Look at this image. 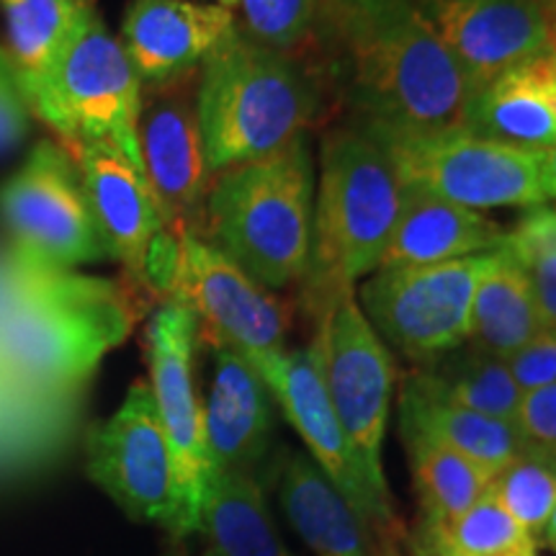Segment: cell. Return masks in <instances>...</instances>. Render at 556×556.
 I'll return each instance as SVG.
<instances>
[{
	"mask_svg": "<svg viewBox=\"0 0 556 556\" xmlns=\"http://www.w3.org/2000/svg\"><path fill=\"white\" fill-rule=\"evenodd\" d=\"M317 29L358 122L402 129L464 124L469 86L420 0H319Z\"/></svg>",
	"mask_w": 556,
	"mask_h": 556,
	"instance_id": "6da1fadb",
	"label": "cell"
},
{
	"mask_svg": "<svg viewBox=\"0 0 556 556\" xmlns=\"http://www.w3.org/2000/svg\"><path fill=\"white\" fill-rule=\"evenodd\" d=\"M131 325L127 289L78 274L65 289L0 317V392L34 405H70Z\"/></svg>",
	"mask_w": 556,
	"mask_h": 556,
	"instance_id": "7a4b0ae2",
	"label": "cell"
},
{
	"mask_svg": "<svg viewBox=\"0 0 556 556\" xmlns=\"http://www.w3.org/2000/svg\"><path fill=\"white\" fill-rule=\"evenodd\" d=\"M197 111L214 178L307 137L317 90L289 54L258 45L238 26L199 70Z\"/></svg>",
	"mask_w": 556,
	"mask_h": 556,
	"instance_id": "3957f363",
	"label": "cell"
},
{
	"mask_svg": "<svg viewBox=\"0 0 556 556\" xmlns=\"http://www.w3.org/2000/svg\"><path fill=\"white\" fill-rule=\"evenodd\" d=\"M315 232V163L307 137L212 178L201 238L266 289L307 276Z\"/></svg>",
	"mask_w": 556,
	"mask_h": 556,
	"instance_id": "277c9868",
	"label": "cell"
},
{
	"mask_svg": "<svg viewBox=\"0 0 556 556\" xmlns=\"http://www.w3.org/2000/svg\"><path fill=\"white\" fill-rule=\"evenodd\" d=\"M400 208L402 184L377 139L358 124L332 129L319 150L315 232L304 276L312 304L381 266Z\"/></svg>",
	"mask_w": 556,
	"mask_h": 556,
	"instance_id": "5b68a950",
	"label": "cell"
},
{
	"mask_svg": "<svg viewBox=\"0 0 556 556\" xmlns=\"http://www.w3.org/2000/svg\"><path fill=\"white\" fill-rule=\"evenodd\" d=\"M379 142L405 189L467 208L544 206V152L479 137L464 127L402 129L358 122Z\"/></svg>",
	"mask_w": 556,
	"mask_h": 556,
	"instance_id": "8992f818",
	"label": "cell"
},
{
	"mask_svg": "<svg viewBox=\"0 0 556 556\" xmlns=\"http://www.w3.org/2000/svg\"><path fill=\"white\" fill-rule=\"evenodd\" d=\"M315 309L319 323L312 345L332 409L364 484L379 503L392 507L381 467L394 389L392 353L366 319L353 287H340L317 299Z\"/></svg>",
	"mask_w": 556,
	"mask_h": 556,
	"instance_id": "52a82bcc",
	"label": "cell"
},
{
	"mask_svg": "<svg viewBox=\"0 0 556 556\" xmlns=\"http://www.w3.org/2000/svg\"><path fill=\"white\" fill-rule=\"evenodd\" d=\"M497 250L430 266L377 268L361 287V309L381 340L430 364L467 343L471 299Z\"/></svg>",
	"mask_w": 556,
	"mask_h": 556,
	"instance_id": "ba28073f",
	"label": "cell"
},
{
	"mask_svg": "<svg viewBox=\"0 0 556 556\" xmlns=\"http://www.w3.org/2000/svg\"><path fill=\"white\" fill-rule=\"evenodd\" d=\"M60 129L54 142L70 150L80 139L114 144L144 173L139 152L142 80L131 67L119 37L106 29L96 9L80 18L54 73Z\"/></svg>",
	"mask_w": 556,
	"mask_h": 556,
	"instance_id": "9c48e42d",
	"label": "cell"
},
{
	"mask_svg": "<svg viewBox=\"0 0 556 556\" xmlns=\"http://www.w3.org/2000/svg\"><path fill=\"white\" fill-rule=\"evenodd\" d=\"M0 219L13 245L50 266L75 270L109 258L78 165L54 139L37 142L0 186Z\"/></svg>",
	"mask_w": 556,
	"mask_h": 556,
	"instance_id": "30bf717a",
	"label": "cell"
},
{
	"mask_svg": "<svg viewBox=\"0 0 556 556\" xmlns=\"http://www.w3.org/2000/svg\"><path fill=\"white\" fill-rule=\"evenodd\" d=\"M86 471L129 518L157 523L176 536V462L148 381H135L119 409L88 428Z\"/></svg>",
	"mask_w": 556,
	"mask_h": 556,
	"instance_id": "8fae6325",
	"label": "cell"
},
{
	"mask_svg": "<svg viewBox=\"0 0 556 556\" xmlns=\"http://www.w3.org/2000/svg\"><path fill=\"white\" fill-rule=\"evenodd\" d=\"M165 299L186 304L199 319L201 338L232 348L250 366L287 348L283 304L199 235L178 238Z\"/></svg>",
	"mask_w": 556,
	"mask_h": 556,
	"instance_id": "7c38bea8",
	"label": "cell"
},
{
	"mask_svg": "<svg viewBox=\"0 0 556 556\" xmlns=\"http://www.w3.org/2000/svg\"><path fill=\"white\" fill-rule=\"evenodd\" d=\"M199 340V319L186 304L165 299L150 317V389L176 462L180 503L176 536L199 533L201 505L212 479V462L204 441V405L199 402L193 381V356Z\"/></svg>",
	"mask_w": 556,
	"mask_h": 556,
	"instance_id": "4fadbf2b",
	"label": "cell"
},
{
	"mask_svg": "<svg viewBox=\"0 0 556 556\" xmlns=\"http://www.w3.org/2000/svg\"><path fill=\"white\" fill-rule=\"evenodd\" d=\"M199 70L163 83H144L139 106V152L170 238L204 235L206 193L212 186L197 111Z\"/></svg>",
	"mask_w": 556,
	"mask_h": 556,
	"instance_id": "5bb4252c",
	"label": "cell"
},
{
	"mask_svg": "<svg viewBox=\"0 0 556 556\" xmlns=\"http://www.w3.org/2000/svg\"><path fill=\"white\" fill-rule=\"evenodd\" d=\"M462 70L469 96L505 70L552 50L546 0H420Z\"/></svg>",
	"mask_w": 556,
	"mask_h": 556,
	"instance_id": "9a60e30c",
	"label": "cell"
},
{
	"mask_svg": "<svg viewBox=\"0 0 556 556\" xmlns=\"http://www.w3.org/2000/svg\"><path fill=\"white\" fill-rule=\"evenodd\" d=\"M283 415L307 443L323 475L338 486L368 523L384 528L394 523L392 507L379 503L361 479L353 462L351 443L343 433L336 409L325 389L315 345L299 351H278L253 364Z\"/></svg>",
	"mask_w": 556,
	"mask_h": 556,
	"instance_id": "2e32d148",
	"label": "cell"
},
{
	"mask_svg": "<svg viewBox=\"0 0 556 556\" xmlns=\"http://www.w3.org/2000/svg\"><path fill=\"white\" fill-rule=\"evenodd\" d=\"M67 155L78 165L106 255L122 263L131 281L148 289L152 261L170 238L160 219L148 176L114 144L99 139H80Z\"/></svg>",
	"mask_w": 556,
	"mask_h": 556,
	"instance_id": "e0dca14e",
	"label": "cell"
},
{
	"mask_svg": "<svg viewBox=\"0 0 556 556\" xmlns=\"http://www.w3.org/2000/svg\"><path fill=\"white\" fill-rule=\"evenodd\" d=\"M238 29V13L197 0H131L122 21V47L144 83L197 73Z\"/></svg>",
	"mask_w": 556,
	"mask_h": 556,
	"instance_id": "ac0fdd59",
	"label": "cell"
},
{
	"mask_svg": "<svg viewBox=\"0 0 556 556\" xmlns=\"http://www.w3.org/2000/svg\"><path fill=\"white\" fill-rule=\"evenodd\" d=\"M214 381L204 405V441L212 471L253 475L270 443V392L232 348L212 343Z\"/></svg>",
	"mask_w": 556,
	"mask_h": 556,
	"instance_id": "d6986e66",
	"label": "cell"
},
{
	"mask_svg": "<svg viewBox=\"0 0 556 556\" xmlns=\"http://www.w3.org/2000/svg\"><path fill=\"white\" fill-rule=\"evenodd\" d=\"M464 129L523 150L556 144V54L520 62L469 96Z\"/></svg>",
	"mask_w": 556,
	"mask_h": 556,
	"instance_id": "ffe728a7",
	"label": "cell"
},
{
	"mask_svg": "<svg viewBox=\"0 0 556 556\" xmlns=\"http://www.w3.org/2000/svg\"><path fill=\"white\" fill-rule=\"evenodd\" d=\"M9 24V58L34 119H39L52 137L60 129L54 101V73L67 41L73 39L80 18L93 0H0Z\"/></svg>",
	"mask_w": 556,
	"mask_h": 556,
	"instance_id": "44dd1931",
	"label": "cell"
},
{
	"mask_svg": "<svg viewBox=\"0 0 556 556\" xmlns=\"http://www.w3.org/2000/svg\"><path fill=\"white\" fill-rule=\"evenodd\" d=\"M505 238L507 229L477 208L402 186L400 219L379 268L471 258L503 248Z\"/></svg>",
	"mask_w": 556,
	"mask_h": 556,
	"instance_id": "7402d4cb",
	"label": "cell"
},
{
	"mask_svg": "<svg viewBox=\"0 0 556 556\" xmlns=\"http://www.w3.org/2000/svg\"><path fill=\"white\" fill-rule=\"evenodd\" d=\"M283 513L315 556H377L368 520L302 454L287 458L278 482Z\"/></svg>",
	"mask_w": 556,
	"mask_h": 556,
	"instance_id": "603a6c76",
	"label": "cell"
},
{
	"mask_svg": "<svg viewBox=\"0 0 556 556\" xmlns=\"http://www.w3.org/2000/svg\"><path fill=\"white\" fill-rule=\"evenodd\" d=\"M400 430L402 435L428 438L467 456L492 477L523 454L513 422L451 405L422 389L415 377L402 389Z\"/></svg>",
	"mask_w": 556,
	"mask_h": 556,
	"instance_id": "cb8c5ba5",
	"label": "cell"
},
{
	"mask_svg": "<svg viewBox=\"0 0 556 556\" xmlns=\"http://www.w3.org/2000/svg\"><path fill=\"white\" fill-rule=\"evenodd\" d=\"M219 556H291L270 520L253 475L212 471L201 505V528Z\"/></svg>",
	"mask_w": 556,
	"mask_h": 556,
	"instance_id": "d4e9b609",
	"label": "cell"
},
{
	"mask_svg": "<svg viewBox=\"0 0 556 556\" xmlns=\"http://www.w3.org/2000/svg\"><path fill=\"white\" fill-rule=\"evenodd\" d=\"M544 330L523 268L505 245L486 268L471 299L467 343L507 358Z\"/></svg>",
	"mask_w": 556,
	"mask_h": 556,
	"instance_id": "484cf974",
	"label": "cell"
},
{
	"mask_svg": "<svg viewBox=\"0 0 556 556\" xmlns=\"http://www.w3.org/2000/svg\"><path fill=\"white\" fill-rule=\"evenodd\" d=\"M415 381L451 405L507 422L516 420L520 397H523L505 358L490 356L469 343L443 353L430 364H422V371L415 374Z\"/></svg>",
	"mask_w": 556,
	"mask_h": 556,
	"instance_id": "4316f807",
	"label": "cell"
},
{
	"mask_svg": "<svg viewBox=\"0 0 556 556\" xmlns=\"http://www.w3.org/2000/svg\"><path fill=\"white\" fill-rule=\"evenodd\" d=\"M409 454L417 495L426 520L422 526H446L467 513L490 490L492 475L441 443L420 435H402Z\"/></svg>",
	"mask_w": 556,
	"mask_h": 556,
	"instance_id": "83f0119b",
	"label": "cell"
},
{
	"mask_svg": "<svg viewBox=\"0 0 556 556\" xmlns=\"http://www.w3.org/2000/svg\"><path fill=\"white\" fill-rule=\"evenodd\" d=\"M526 546L539 544L490 492L451 523L417 533V556H510Z\"/></svg>",
	"mask_w": 556,
	"mask_h": 556,
	"instance_id": "f1b7e54d",
	"label": "cell"
},
{
	"mask_svg": "<svg viewBox=\"0 0 556 556\" xmlns=\"http://www.w3.org/2000/svg\"><path fill=\"white\" fill-rule=\"evenodd\" d=\"M505 248L523 268L541 325L556 330V206L528 208L507 229Z\"/></svg>",
	"mask_w": 556,
	"mask_h": 556,
	"instance_id": "f546056e",
	"label": "cell"
},
{
	"mask_svg": "<svg viewBox=\"0 0 556 556\" xmlns=\"http://www.w3.org/2000/svg\"><path fill=\"white\" fill-rule=\"evenodd\" d=\"M492 497L516 518V523L541 544V533L556 507V462L536 454H520L490 482Z\"/></svg>",
	"mask_w": 556,
	"mask_h": 556,
	"instance_id": "4dcf8cb0",
	"label": "cell"
},
{
	"mask_svg": "<svg viewBox=\"0 0 556 556\" xmlns=\"http://www.w3.org/2000/svg\"><path fill=\"white\" fill-rule=\"evenodd\" d=\"M238 26L263 47L294 52L317 29L319 0H238Z\"/></svg>",
	"mask_w": 556,
	"mask_h": 556,
	"instance_id": "1f68e13d",
	"label": "cell"
},
{
	"mask_svg": "<svg viewBox=\"0 0 556 556\" xmlns=\"http://www.w3.org/2000/svg\"><path fill=\"white\" fill-rule=\"evenodd\" d=\"M513 426L523 454L556 458V384L523 392Z\"/></svg>",
	"mask_w": 556,
	"mask_h": 556,
	"instance_id": "d6a6232c",
	"label": "cell"
},
{
	"mask_svg": "<svg viewBox=\"0 0 556 556\" xmlns=\"http://www.w3.org/2000/svg\"><path fill=\"white\" fill-rule=\"evenodd\" d=\"M520 392L556 384V330H541L505 358Z\"/></svg>",
	"mask_w": 556,
	"mask_h": 556,
	"instance_id": "836d02e7",
	"label": "cell"
},
{
	"mask_svg": "<svg viewBox=\"0 0 556 556\" xmlns=\"http://www.w3.org/2000/svg\"><path fill=\"white\" fill-rule=\"evenodd\" d=\"M31 119L34 116L26 106L24 93H21L13 62L5 47H0V155L24 142L29 135Z\"/></svg>",
	"mask_w": 556,
	"mask_h": 556,
	"instance_id": "e575fe53",
	"label": "cell"
},
{
	"mask_svg": "<svg viewBox=\"0 0 556 556\" xmlns=\"http://www.w3.org/2000/svg\"><path fill=\"white\" fill-rule=\"evenodd\" d=\"M544 152V170H546V186H548V199L556 201V144Z\"/></svg>",
	"mask_w": 556,
	"mask_h": 556,
	"instance_id": "d590c367",
	"label": "cell"
},
{
	"mask_svg": "<svg viewBox=\"0 0 556 556\" xmlns=\"http://www.w3.org/2000/svg\"><path fill=\"white\" fill-rule=\"evenodd\" d=\"M541 544H546L552 552H556V507H554L552 518H548L544 533H541Z\"/></svg>",
	"mask_w": 556,
	"mask_h": 556,
	"instance_id": "8d00e7d4",
	"label": "cell"
},
{
	"mask_svg": "<svg viewBox=\"0 0 556 556\" xmlns=\"http://www.w3.org/2000/svg\"><path fill=\"white\" fill-rule=\"evenodd\" d=\"M548 5V24H552V50L556 54V0H546Z\"/></svg>",
	"mask_w": 556,
	"mask_h": 556,
	"instance_id": "74e56055",
	"label": "cell"
},
{
	"mask_svg": "<svg viewBox=\"0 0 556 556\" xmlns=\"http://www.w3.org/2000/svg\"><path fill=\"white\" fill-rule=\"evenodd\" d=\"M197 3L222 5V9H227V11H235V9H238V0H197Z\"/></svg>",
	"mask_w": 556,
	"mask_h": 556,
	"instance_id": "f35d334b",
	"label": "cell"
},
{
	"mask_svg": "<svg viewBox=\"0 0 556 556\" xmlns=\"http://www.w3.org/2000/svg\"><path fill=\"white\" fill-rule=\"evenodd\" d=\"M510 556H539V554H536V546H526V548H520V552L510 554Z\"/></svg>",
	"mask_w": 556,
	"mask_h": 556,
	"instance_id": "ab89813d",
	"label": "cell"
},
{
	"mask_svg": "<svg viewBox=\"0 0 556 556\" xmlns=\"http://www.w3.org/2000/svg\"><path fill=\"white\" fill-rule=\"evenodd\" d=\"M204 556H219V554H217V552H212V548H208V552H206Z\"/></svg>",
	"mask_w": 556,
	"mask_h": 556,
	"instance_id": "60d3db41",
	"label": "cell"
},
{
	"mask_svg": "<svg viewBox=\"0 0 556 556\" xmlns=\"http://www.w3.org/2000/svg\"><path fill=\"white\" fill-rule=\"evenodd\" d=\"M554 462H556V458H554Z\"/></svg>",
	"mask_w": 556,
	"mask_h": 556,
	"instance_id": "b9f144b4",
	"label": "cell"
}]
</instances>
